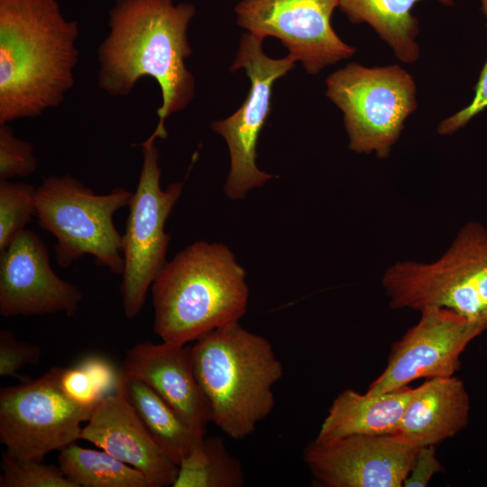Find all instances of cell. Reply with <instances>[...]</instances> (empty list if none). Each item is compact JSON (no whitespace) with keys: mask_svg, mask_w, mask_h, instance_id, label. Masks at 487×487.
I'll return each instance as SVG.
<instances>
[{"mask_svg":"<svg viewBox=\"0 0 487 487\" xmlns=\"http://www.w3.org/2000/svg\"><path fill=\"white\" fill-rule=\"evenodd\" d=\"M78 364L82 366L94 379L100 390L108 395L115 391L119 382V371L106 359L89 355L83 358Z\"/></svg>","mask_w":487,"mask_h":487,"instance_id":"30","label":"cell"},{"mask_svg":"<svg viewBox=\"0 0 487 487\" xmlns=\"http://www.w3.org/2000/svg\"><path fill=\"white\" fill-rule=\"evenodd\" d=\"M120 374L142 381L198 434L212 422L209 403L197 380L191 346L166 342L140 343L125 354Z\"/></svg>","mask_w":487,"mask_h":487,"instance_id":"16","label":"cell"},{"mask_svg":"<svg viewBox=\"0 0 487 487\" xmlns=\"http://www.w3.org/2000/svg\"><path fill=\"white\" fill-rule=\"evenodd\" d=\"M442 470L443 466L436 457L435 446L419 447L403 486L426 487L432 476Z\"/></svg>","mask_w":487,"mask_h":487,"instance_id":"29","label":"cell"},{"mask_svg":"<svg viewBox=\"0 0 487 487\" xmlns=\"http://www.w3.org/2000/svg\"><path fill=\"white\" fill-rule=\"evenodd\" d=\"M191 356L212 422L234 439L253 434L272 412L284 373L270 342L234 322L198 338Z\"/></svg>","mask_w":487,"mask_h":487,"instance_id":"4","label":"cell"},{"mask_svg":"<svg viewBox=\"0 0 487 487\" xmlns=\"http://www.w3.org/2000/svg\"><path fill=\"white\" fill-rule=\"evenodd\" d=\"M262 39L251 32L242 35L231 70L244 69L251 88L241 107L229 117L215 121L212 129L226 142L230 153V170L225 192L240 199L254 188L273 178L256 166V148L261 130L271 111L274 82L291 70L296 60L288 55L271 59L262 51Z\"/></svg>","mask_w":487,"mask_h":487,"instance_id":"10","label":"cell"},{"mask_svg":"<svg viewBox=\"0 0 487 487\" xmlns=\"http://www.w3.org/2000/svg\"><path fill=\"white\" fill-rule=\"evenodd\" d=\"M41 348L17 339L12 331H0V376L22 379L18 375L23 366L36 364L41 357Z\"/></svg>","mask_w":487,"mask_h":487,"instance_id":"26","label":"cell"},{"mask_svg":"<svg viewBox=\"0 0 487 487\" xmlns=\"http://www.w3.org/2000/svg\"><path fill=\"white\" fill-rule=\"evenodd\" d=\"M381 284L392 308H445L487 330V228L467 223L440 258L396 262Z\"/></svg>","mask_w":487,"mask_h":487,"instance_id":"5","label":"cell"},{"mask_svg":"<svg viewBox=\"0 0 487 487\" xmlns=\"http://www.w3.org/2000/svg\"><path fill=\"white\" fill-rule=\"evenodd\" d=\"M338 4L339 0H242L234 12L240 27L262 40L278 38L308 73L316 75L355 51L332 27Z\"/></svg>","mask_w":487,"mask_h":487,"instance_id":"11","label":"cell"},{"mask_svg":"<svg viewBox=\"0 0 487 487\" xmlns=\"http://www.w3.org/2000/svg\"><path fill=\"white\" fill-rule=\"evenodd\" d=\"M120 376L127 398L148 431L164 454L179 465L205 436L193 430L148 385L134 379L124 378L121 374Z\"/></svg>","mask_w":487,"mask_h":487,"instance_id":"20","label":"cell"},{"mask_svg":"<svg viewBox=\"0 0 487 487\" xmlns=\"http://www.w3.org/2000/svg\"><path fill=\"white\" fill-rule=\"evenodd\" d=\"M245 476L241 462L222 438L204 436L179 464L172 487H241Z\"/></svg>","mask_w":487,"mask_h":487,"instance_id":"22","label":"cell"},{"mask_svg":"<svg viewBox=\"0 0 487 487\" xmlns=\"http://www.w3.org/2000/svg\"><path fill=\"white\" fill-rule=\"evenodd\" d=\"M326 87V96L344 114L349 148L388 157L417 107L411 76L398 65L366 68L350 63L329 75Z\"/></svg>","mask_w":487,"mask_h":487,"instance_id":"7","label":"cell"},{"mask_svg":"<svg viewBox=\"0 0 487 487\" xmlns=\"http://www.w3.org/2000/svg\"><path fill=\"white\" fill-rule=\"evenodd\" d=\"M60 385L69 399L87 408L96 409L107 396L78 363L72 367L61 368Z\"/></svg>","mask_w":487,"mask_h":487,"instance_id":"27","label":"cell"},{"mask_svg":"<svg viewBox=\"0 0 487 487\" xmlns=\"http://www.w3.org/2000/svg\"><path fill=\"white\" fill-rule=\"evenodd\" d=\"M418 322L392 345L383 372L366 392L396 391L418 379L454 376L467 345L486 329L445 308L426 307Z\"/></svg>","mask_w":487,"mask_h":487,"instance_id":"12","label":"cell"},{"mask_svg":"<svg viewBox=\"0 0 487 487\" xmlns=\"http://www.w3.org/2000/svg\"><path fill=\"white\" fill-rule=\"evenodd\" d=\"M37 166L33 145L16 137L8 124H0V180L29 176Z\"/></svg>","mask_w":487,"mask_h":487,"instance_id":"25","label":"cell"},{"mask_svg":"<svg viewBox=\"0 0 487 487\" xmlns=\"http://www.w3.org/2000/svg\"><path fill=\"white\" fill-rule=\"evenodd\" d=\"M155 140L151 135L141 143L142 164L123 234L120 292L124 313L129 319L140 313L149 289L168 262L170 236L165 232V224L183 189L182 182L161 189L160 152Z\"/></svg>","mask_w":487,"mask_h":487,"instance_id":"8","label":"cell"},{"mask_svg":"<svg viewBox=\"0 0 487 487\" xmlns=\"http://www.w3.org/2000/svg\"><path fill=\"white\" fill-rule=\"evenodd\" d=\"M418 448L397 435L352 436L330 443L311 441L303 459L327 487H401Z\"/></svg>","mask_w":487,"mask_h":487,"instance_id":"14","label":"cell"},{"mask_svg":"<svg viewBox=\"0 0 487 487\" xmlns=\"http://www.w3.org/2000/svg\"><path fill=\"white\" fill-rule=\"evenodd\" d=\"M36 213V188L25 182L0 180V253L25 229Z\"/></svg>","mask_w":487,"mask_h":487,"instance_id":"23","label":"cell"},{"mask_svg":"<svg viewBox=\"0 0 487 487\" xmlns=\"http://www.w3.org/2000/svg\"><path fill=\"white\" fill-rule=\"evenodd\" d=\"M62 367L0 391V442L17 457L42 461L81 439L95 409L78 405L60 385Z\"/></svg>","mask_w":487,"mask_h":487,"instance_id":"9","label":"cell"},{"mask_svg":"<svg viewBox=\"0 0 487 487\" xmlns=\"http://www.w3.org/2000/svg\"><path fill=\"white\" fill-rule=\"evenodd\" d=\"M0 253L2 317L76 314L83 294L55 273L48 248L35 232L22 230Z\"/></svg>","mask_w":487,"mask_h":487,"instance_id":"13","label":"cell"},{"mask_svg":"<svg viewBox=\"0 0 487 487\" xmlns=\"http://www.w3.org/2000/svg\"><path fill=\"white\" fill-rule=\"evenodd\" d=\"M412 391L409 386L381 394L343 391L332 402L315 441L330 443L352 436L396 435Z\"/></svg>","mask_w":487,"mask_h":487,"instance_id":"18","label":"cell"},{"mask_svg":"<svg viewBox=\"0 0 487 487\" xmlns=\"http://www.w3.org/2000/svg\"><path fill=\"white\" fill-rule=\"evenodd\" d=\"M470 410L462 380L455 375L428 379L413 388L396 435L415 448L436 446L468 425Z\"/></svg>","mask_w":487,"mask_h":487,"instance_id":"17","label":"cell"},{"mask_svg":"<svg viewBox=\"0 0 487 487\" xmlns=\"http://www.w3.org/2000/svg\"><path fill=\"white\" fill-rule=\"evenodd\" d=\"M420 0H339L338 7L354 23H367L402 61L414 62L419 54L415 38L418 20L411 14ZM452 4L454 0H438Z\"/></svg>","mask_w":487,"mask_h":487,"instance_id":"19","label":"cell"},{"mask_svg":"<svg viewBox=\"0 0 487 487\" xmlns=\"http://www.w3.org/2000/svg\"><path fill=\"white\" fill-rule=\"evenodd\" d=\"M195 13L192 4L174 0H115L108 12L109 32L97 48V85L123 96L142 78H154L162 100L155 138L167 136V117L194 97L195 79L185 60L192 54L188 28Z\"/></svg>","mask_w":487,"mask_h":487,"instance_id":"1","label":"cell"},{"mask_svg":"<svg viewBox=\"0 0 487 487\" xmlns=\"http://www.w3.org/2000/svg\"><path fill=\"white\" fill-rule=\"evenodd\" d=\"M81 439L142 472L152 487L173 486L177 479L179 465L148 431L125 394L121 376L116 390L97 405L83 427Z\"/></svg>","mask_w":487,"mask_h":487,"instance_id":"15","label":"cell"},{"mask_svg":"<svg viewBox=\"0 0 487 487\" xmlns=\"http://www.w3.org/2000/svg\"><path fill=\"white\" fill-rule=\"evenodd\" d=\"M0 487H76L60 467L2 454Z\"/></svg>","mask_w":487,"mask_h":487,"instance_id":"24","label":"cell"},{"mask_svg":"<svg viewBox=\"0 0 487 487\" xmlns=\"http://www.w3.org/2000/svg\"><path fill=\"white\" fill-rule=\"evenodd\" d=\"M244 269L223 244L193 243L167 262L152 285L154 333L187 345L246 312Z\"/></svg>","mask_w":487,"mask_h":487,"instance_id":"3","label":"cell"},{"mask_svg":"<svg viewBox=\"0 0 487 487\" xmlns=\"http://www.w3.org/2000/svg\"><path fill=\"white\" fill-rule=\"evenodd\" d=\"M482 13L487 20V0H481ZM472 102L464 109L445 119L438 126L440 134H451L464 127L471 119L487 108V60L474 88Z\"/></svg>","mask_w":487,"mask_h":487,"instance_id":"28","label":"cell"},{"mask_svg":"<svg viewBox=\"0 0 487 487\" xmlns=\"http://www.w3.org/2000/svg\"><path fill=\"white\" fill-rule=\"evenodd\" d=\"M78 33L57 0H0V124L64 101L75 84Z\"/></svg>","mask_w":487,"mask_h":487,"instance_id":"2","label":"cell"},{"mask_svg":"<svg viewBox=\"0 0 487 487\" xmlns=\"http://www.w3.org/2000/svg\"><path fill=\"white\" fill-rule=\"evenodd\" d=\"M59 467L76 487H152L139 470L102 450L75 443L60 451Z\"/></svg>","mask_w":487,"mask_h":487,"instance_id":"21","label":"cell"},{"mask_svg":"<svg viewBox=\"0 0 487 487\" xmlns=\"http://www.w3.org/2000/svg\"><path fill=\"white\" fill-rule=\"evenodd\" d=\"M133 194L124 188L96 194L70 175L44 178L36 188L35 216L39 226L57 240L58 265L69 267L88 254L96 265L122 275L123 234L114 224V216L128 207Z\"/></svg>","mask_w":487,"mask_h":487,"instance_id":"6","label":"cell"}]
</instances>
